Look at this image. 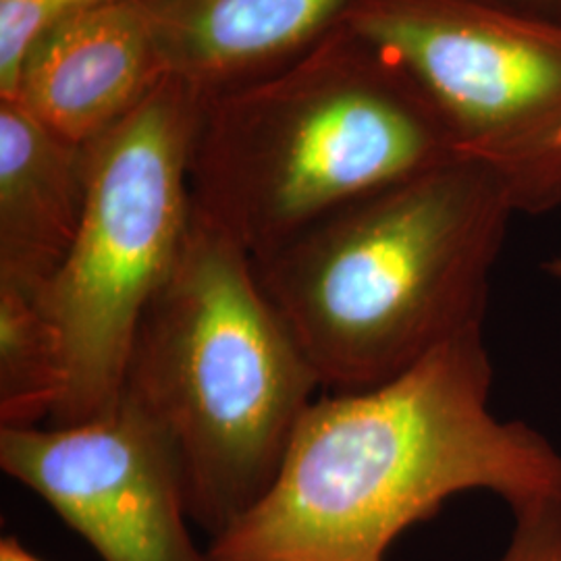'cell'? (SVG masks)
<instances>
[{
  "mask_svg": "<svg viewBox=\"0 0 561 561\" xmlns=\"http://www.w3.org/2000/svg\"><path fill=\"white\" fill-rule=\"evenodd\" d=\"M482 327L400 377L312 401L261 502L210 541V561H385L466 491L520 512L561 500V454L491 410Z\"/></svg>",
  "mask_w": 561,
  "mask_h": 561,
  "instance_id": "cell-1",
  "label": "cell"
},
{
  "mask_svg": "<svg viewBox=\"0 0 561 561\" xmlns=\"http://www.w3.org/2000/svg\"><path fill=\"white\" fill-rule=\"evenodd\" d=\"M516 213L489 167L458 159L362 196L254 266L321 387L362 391L482 327Z\"/></svg>",
  "mask_w": 561,
  "mask_h": 561,
  "instance_id": "cell-2",
  "label": "cell"
},
{
  "mask_svg": "<svg viewBox=\"0 0 561 561\" xmlns=\"http://www.w3.org/2000/svg\"><path fill=\"white\" fill-rule=\"evenodd\" d=\"M460 148L414 76L341 23L271 73L202 102L192 196L252 261Z\"/></svg>",
  "mask_w": 561,
  "mask_h": 561,
  "instance_id": "cell-3",
  "label": "cell"
},
{
  "mask_svg": "<svg viewBox=\"0 0 561 561\" xmlns=\"http://www.w3.org/2000/svg\"><path fill=\"white\" fill-rule=\"evenodd\" d=\"M321 381L250 252L204 219L144 310L121 401L167 445L210 541L261 502Z\"/></svg>",
  "mask_w": 561,
  "mask_h": 561,
  "instance_id": "cell-4",
  "label": "cell"
},
{
  "mask_svg": "<svg viewBox=\"0 0 561 561\" xmlns=\"http://www.w3.org/2000/svg\"><path fill=\"white\" fill-rule=\"evenodd\" d=\"M202 102L198 90L167 76L85 146L80 231L42 294L67 370L55 426L92 421L119 405L138 322L171 277L194 221L192 150Z\"/></svg>",
  "mask_w": 561,
  "mask_h": 561,
  "instance_id": "cell-5",
  "label": "cell"
},
{
  "mask_svg": "<svg viewBox=\"0 0 561 561\" xmlns=\"http://www.w3.org/2000/svg\"><path fill=\"white\" fill-rule=\"evenodd\" d=\"M343 23L414 76L518 213L561 206L560 21L491 0H354Z\"/></svg>",
  "mask_w": 561,
  "mask_h": 561,
  "instance_id": "cell-6",
  "label": "cell"
},
{
  "mask_svg": "<svg viewBox=\"0 0 561 561\" xmlns=\"http://www.w3.org/2000/svg\"><path fill=\"white\" fill-rule=\"evenodd\" d=\"M0 468L102 561H210L187 528L175 461L129 403L92 421L0 428Z\"/></svg>",
  "mask_w": 561,
  "mask_h": 561,
  "instance_id": "cell-7",
  "label": "cell"
},
{
  "mask_svg": "<svg viewBox=\"0 0 561 561\" xmlns=\"http://www.w3.org/2000/svg\"><path fill=\"white\" fill-rule=\"evenodd\" d=\"M169 73L138 0H111L60 21L30 50L9 99L62 140L88 146Z\"/></svg>",
  "mask_w": 561,
  "mask_h": 561,
  "instance_id": "cell-8",
  "label": "cell"
},
{
  "mask_svg": "<svg viewBox=\"0 0 561 561\" xmlns=\"http://www.w3.org/2000/svg\"><path fill=\"white\" fill-rule=\"evenodd\" d=\"M169 76L204 99L256 80L337 30L354 0H138Z\"/></svg>",
  "mask_w": 561,
  "mask_h": 561,
  "instance_id": "cell-9",
  "label": "cell"
},
{
  "mask_svg": "<svg viewBox=\"0 0 561 561\" xmlns=\"http://www.w3.org/2000/svg\"><path fill=\"white\" fill-rule=\"evenodd\" d=\"M85 192V146L0 101V285L46 291L78 238Z\"/></svg>",
  "mask_w": 561,
  "mask_h": 561,
  "instance_id": "cell-10",
  "label": "cell"
},
{
  "mask_svg": "<svg viewBox=\"0 0 561 561\" xmlns=\"http://www.w3.org/2000/svg\"><path fill=\"white\" fill-rule=\"evenodd\" d=\"M65 387L62 341L42 294L0 285V428L53 419Z\"/></svg>",
  "mask_w": 561,
  "mask_h": 561,
  "instance_id": "cell-11",
  "label": "cell"
},
{
  "mask_svg": "<svg viewBox=\"0 0 561 561\" xmlns=\"http://www.w3.org/2000/svg\"><path fill=\"white\" fill-rule=\"evenodd\" d=\"M111 0H0V99H9L30 50L60 21Z\"/></svg>",
  "mask_w": 561,
  "mask_h": 561,
  "instance_id": "cell-12",
  "label": "cell"
},
{
  "mask_svg": "<svg viewBox=\"0 0 561 561\" xmlns=\"http://www.w3.org/2000/svg\"><path fill=\"white\" fill-rule=\"evenodd\" d=\"M500 561H561V500L514 512V530Z\"/></svg>",
  "mask_w": 561,
  "mask_h": 561,
  "instance_id": "cell-13",
  "label": "cell"
},
{
  "mask_svg": "<svg viewBox=\"0 0 561 561\" xmlns=\"http://www.w3.org/2000/svg\"><path fill=\"white\" fill-rule=\"evenodd\" d=\"M491 2L502 4L505 9L522 15L561 23V0H491Z\"/></svg>",
  "mask_w": 561,
  "mask_h": 561,
  "instance_id": "cell-14",
  "label": "cell"
},
{
  "mask_svg": "<svg viewBox=\"0 0 561 561\" xmlns=\"http://www.w3.org/2000/svg\"><path fill=\"white\" fill-rule=\"evenodd\" d=\"M0 561H42L15 537H4L0 541Z\"/></svg>",
  "mask_w": 561,
  "mask_h": 561,
  "instance_id": "cell-15",
  "label": "cell"
},
{
  "mask_svg": "<svg viewBox=\"0 0 561 561\" xmlns=\"http://www.w3.org/2000/svg\"><path fill=\"white\" fill-rule=\"evenodd\" d=\"M547 271L553 273L556 277H561V256H558L553 262H549V264H547Z\"/></svg>",
  "mask_w": 561,
  "mask_h": 561,
  "instance_id": "cell-16",
  "label": "cell"
}]
</instances>
